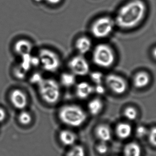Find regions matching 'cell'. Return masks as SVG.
I'll use <instances>...</instances> for the list:
<instances>
[{
	"mask_svg": "<svg viewBox=\"0 0 156 156\" xmlns=\"http://www.w3.org/2000/svg\"><path fill=\"white\" fill-rule=\"evenodd\" d=\"M146 5L141 0H133L121 8L117 15L116 23L121 28L130 29L138 25L143 20Z\"/></svg>",
	"mask_w": 156,
	"mask_h": 156,
	"instance_id": "cell-1",
	"label": "cell"
},
{
	"mask_svg": "<svg viewBox=\"0 0 156 156\" xmlns=\"http://www.w3.org/2000/svg\"><path fill=\"white\" fill-rule=\"evenodd\" d=\"M59 120L64 124L72 127H80L87 119V114L79 105H67L61 108L58 112Z\"/></svg>",
	"mask_w": 156,
	"mask_h": 156,
	"instance_id": "cell-2",
	"label": "cell"
},
{
	"mask_svg": "<svg viewBox=\"0 0 156 156\" xmlns=\"http://www.w3.org/2000/svg\"><path fill=\"white\" fill-rule=\"evenodd\" d=\"M38 86L39 93L46 104L57 103L61 97V89L56 80L53 78H43Z\"/></svg>",
	"mask_w": 156,
	"mask_h": 156,
	"instance_id": "cell-3",
	"label": "cell"
},
{
	"mask_svg": "<svg viewBox=\"0 0 156 156\" xmlns=\"http://www.w3.org/2000/svg\"><path fill=\"white\" fill-rule=\"evenodd\" d=\"M93 62L101 67H110L115 60V55L108 45L100 44L95 47L93 53Z\"/></svg>",
	"mask_w": 156,
	"mask_h": 156,
	"instance_id": "cell-4",
	"label": "cell"
},
{
	"mask_svg": "<svg viewBox=\"0 0 156 156\" xmlns=\"http://www.w3.org/2000/svg\"><path fill=\"white\" fill-rule=\"evenodd\" d=\"M38 57L40 61V65L46 72L54 73L60 67L61 60L59 56L50 49L40 50Z\"/></svg>",
	"mask_w": 156,
	"mask_h": 156,
	"instance_id": "cell-5",
	"label": "cell"
},
{
	"mask_svg": "<svg viewBox=\"0 0 156 156\" xmlns=\"http://www.w3.org/2000/svg\"><path fill=\"white\" fill-rule=\"evenodd\" d=\"M114 27V22L112 19L109 17H102L93 23L91 31L95 37L104 38L111 34Z\"/></svg>",
	"mask_w": 156,
	"mask_h": 156,
	"instance_id": "cell-6",
	"label": "cell"
},
{
	"mask_svg": "<svg viewBox=\"0 0 156 156\" xmlns=\"http://www.w3.org/2000/svg\"><path fill=\"white\" fill-rule=\"evenodd\" d=\"M69 68L72 74L79 76H86L90 70L88 61L82 55L73 57L69 62Z\"/></svg>",
	"mask_w": 156,
	"mask_h": 156,
	"instance_id": "cell-7",
	"label": "cell"
},
{
	"mask_svg": "<svg viewBox=\"0 0 156 156\" xmlns=\"http://www.w3.org/2000/svg\"><path fill=\"white\" fill-rule=\"evenodd\" d=\"M106 82L108 87L117 94H122L126 91L127 85L126 81L117 75L110 74L106 77Z\"/></svg>",
	"mask_w": 156,
	"mask_h": 156,
	"instance_id": "cell-8",
	"label": "cell"
},
{
	"mask_svg": "<svg viewBox=\"0 0 156 156\" xmlns=\"http://www.w3.org/2000/svg\"><path fill=\"white\" fill-rule=\"evenodd\" d=\"M10 99L13 106L17 109L23 110L28 105V96L20 89H15L11 92Z\"/></svg>",
	"mask_w": 156,
	"mask_h": 156,
	"instance_id": "cell-9",
	"label": "cell"
},
{
	"mask_svg": "<svg viewBox=\"0 0 156 156\" xmlns=\"http://www.w3.org/2000/svg\"><path fill=\"white\" fill-rule=\"evenodd\" d=\"M94 92V87L88 82H81L76 85V93L77 97L80 99H86Z\"/></svg>",
	"mask_w": 156,
	"mask_h": 156,
	"instance_id": "cell-10",
	"label": "cell"
},
{
	"mask_svg": "<svg viewBox=\"0 0 156 156\" xmlns=\"http://www.w3.org/2000/svg\"><path fill=\"white\" fill-rule=\"evenodd\" d=\"M33 49V44L29 41L21 39L18 41L14 45V50L17 55L20 56L30 55Z\"/></svg>",
	"mask_w": 156,
	"mask_h": 156,
	"instance_id": "cell-11",
	"label": "cell"
},
{
	"mask_svg": "<svg viewBox=\"0 0 156 156\" xmlns=\"http://www.w3.org/2000/svg\"><path fill=\"white\" fill-rule=\"evenodd\" d=\"M76 139V134L70 130L64 129L59 134L60 141L65 146H74Z\"/></svg>",
	"mask_w": 156,
	"mask_h": 156,
	"instance_id": "cell-12",
	"label": "cell"
},
{
	"mask_svg": "<svg viewBox=\"0 0 156 156\" xmlns=\"http://www.w3.org/2000/svg\"><path fill=\"white\" fill-rule=\"evenodd\" d=\"M91 42L87 37H81L78 38L76 42V48L80 55L86 54L91 48Z\"/></svg>",
	"mask_w": 156,
	"mask_h": 156,
	"instance_id": "cell-13",
	"label": "cell"
},
{
	"mask_svg": "<svg viewBox=\"0 0 156 156\" xmlns=\"http://www.w3.org/2000/svg\"><path fill=\"white\" fill-rule=\"evenodd\" d=\"M95 133L97 138L101 142H107L110 141L112 136L111 129L106 125H100L98 126L95 130Z\"/></svg>",
	"mask_w": 156,
	"mask_h": 156,
	"instance_id": "cell-14",
	"label": "cell"
},
{
	"mask_svg": "<svg viewBox=\"0 0 156 156\" xmlns=\"http://www.w3.org/2000/svg\"><path fill=\"white\" fill-rule=\"evenodd\" d=\"M150 77L146 72H142L136 74L134 78V85L136 88L141 89L147 87L150 83Z\"/></svg>",
	"mask_w": 156,
	"mask_h": 156,
	"instance_id": "cell-15",
	"label": "cell"
},
{
	"mask_svg": "<svg viewBox=\"0 0 156 156\" xmlns=\"http://www.w3.org/2000/svg\"><path fill=\"white\" fill-rule=\"evenodd\" d=\"M132 133V127L131 125L127 123L121 122L116 127L117 135L121 139H126L130 137Z\"/></svg>",
	"mask_w": 156,
	"mask_h": 156,
	"instance_id": "cell-16",
	"label": "cell"
},
{
	"mask_svg": "<svg viewBox=\"0 0 156 156\" xmlns=\"http://www.w3.org/2000/svg\"><path fill=\"white\" fill-rule=\"evenodd\" d=\"M103 103L101 100L95 98L91 100L88 104V110L89 113L93 116H96L102 111Z\"/></svg>",
	"mask_w": 156,
	"mask_h": 156,
	"instance_id": "cell-17",
	"label": "cell"
},
{
	"mask_svg": "<svg viewBox=\"0 0 156 156\" xmlns=\"http://www.w3.org/2000/svg\"><path fill=\"white\" fill-rule=\"evenodd\" d=\"M124 154V156H141V148L136 143L130 142L125 146Z\"/></svg>",
	"mask_w": 156,
	"mask_h": 156,
	"instance_id": "cell-18",
	"label": "cell"
},
{
	"mask_svg": "<svg viewBox=\"0 0 156 156\" xmlns=\"http://www.w3.org/2000/svg\"><path fill=\"white\" fill-rule=\"evenodd\" d=\"M61 82L66 87H72L76 84V75L72 73H64L61 76Z\"/></svg>",
	"mask_w": 156,
	"mask_h": 156,
	"instance_id": "cell-19",
	"label": "cell"
},
{
	"mask_svg": "<svg viewBox=\"0 0 156 156\" xmlns=\"http://www.w3.org/2000/svg\"><path fill=\"white\" fill-rule=\"evenodd\" d=\"M18 121L23 125H28L32 122V116L30 112L27 111H23L18 116Z\"/></svg>",
	"mask_w": 156,
	"mask_h": 156,
	"instance_id": "cell-20",
	"label": "cell"
},
{
	"mask_svg": "<svg viewBox=\"0 0 156 156\" xmlns=\"http://www.w3.org/2000/svg\"><path fill=\"white\" fill-rule=\"evenodd\" d=\"M66 156H86L84 148L80 145H74Z\"/></svg>",
	"mask_w": 156,
	"mask_h": 156,
	"instance_id": "cell-21",
	"label": "cell"
},
{
	"mask_svg": "<svg viewBox=\"0 0 156 156\" xmlns=\"http://www.w3.org/2000/svg\"><path fill=\"white\" fill-rule=\"evenodd\" d=\"M124 117L128 120H134L137 117V112L134 108L129 107L125 109L124 112Z\"/></svg>",
	"mask_w": 156,
	"mask_h": 156,
	"instance_id": "cell-22",
	"label": "cell"
},
{
	"mask_svg": "<svg viewBox=\"0 0 156 156\" xmlns=\"http://www.w3.org/2000/svg\"><path fill=\"white\" fill-rule=\"evenodd\" d=\"M91 78L95 84H100L103 82V75L101 72H93L91 74Z\"/></svg>",
	"mask_w": 156,
	"mask_h": 156,
	"instance_id": "cell-23",
	"label": "cell"
},
{
	"mask_svg": "<svg viewBox=\"0 0 156 156\" xmlns=\"http://www.w3.org/2000/svg\"><path fill=\"white\" fill-rule=\"evenodd\" d=\"M28 72H26L25 70L23 69L20 66L18 65L13 70V73L16 78L18 79H24L26 76V74Z\"/></svg>",
	"mask_w": 156,
	"mask_h": 156,
	"instance_id": "cell-24",
	"label": "cell"
},
{
	"mask_svg": "<svg viewBox=\"0 0 156 156\" xmlns=\"http://www.w3.org/2000/svg\"><path fill=\"white\" fill-rule=\"evenodd\" d=\"M147 136L150 144L156 147V127H153L148 131Z\"/></svg>",
	"mask_w": 156,
	"mask_h": 156,
	"instance_id": "cell-25",
	"label": "cell"
},
{
	"mask_svg": "<svg viewBox=\"0 0 156 156\" xmlns=\"http://www.w3.org/2000/svg\"><path fill=\"white\" fill-rule=\"evenodd\" d=\"M109 150V147L106 144V142H101L97 146H96V150L99 154H106L108 152Z\"/></svg>",
	"mask_w": 156,
	"mask_h": 156,
	"instance_id": "cell-26",
	"label": "cell"
},
{
	"mask_svg": "<svg viewBox=\"0 0 156 156\" xmlns=\"http://www.w3.org/2000/svg\"><path fill=\"white\" fill-rule=\"evenodd\" d=\"M43 77L41 74L39 73H35L32 75V76L30 78V82L34 84L38 85L43 80Z\"/></svg>",
	"mask_w": 156,
	"mask_h": 156,
	"instance_id": "cell-27",
	"label": "cell"
},
{
	"mask_svg": "<svg viewBox=\"0 0 156 156\" xmlns=\"http://www.w3.org/2000/svg\"><path fill=\"white\" fill-rule=\"evenodd\" d=\"M148 129L143 126H139L136 129V134L140 138L147 136L148 133Z\"/></svg>",
	"mask_w": 156,
	"mask_h": 156,
	"instance_id": "cell-28",
	"label": "cell"
},
{
	"mask_svg": "<svg viewBox=\"0 0 156 156\" xmlns=\"http://www.w3.org/2000/svg\"><path fill=\"white\" fill-rule=\"evenodd\" d=\"M94 90L95 92L99 95H102L106 92V89L102 84L96 85L95 87H94Z\"/></svg>",
	"mask_w": 156,
	"mask_h": 156,
	"instance_id": "cell-29",
	"label": "cell"
},
{
	"mask_svg": "<svg viewBox=\"0 0 156 156\" xmlns=\"http://www.w3.org/2000/svg\"><path fill=\"white\" fill-rule=\"evenodd\" d=\"M6 118V110L2 107H0V123L3 122Z\"/></svg>",
	"mask_w": 156,
	"mask_h": 156,
	"instance_id": "cell-30",
	"label": "cell"
},
{
	"mask_svg": "<svg viewBox=\"0 0 156 156\" xmlns=\"http://www.w3.org/2000/svg\"><path fill=\"white\" fill-rule=\"evenodd\" d=\"M47 2L52 4H56L61 2V0H46Z\"/></svg>",
	"mask_w": 156,
	"mask_h": 156,
	"instance_id": "cell-31",
	"label": "cell"
},
{
	"mask_svg": "<svg viewBox=\"0 0 156 156\" xmlns=\"http://www.w3.org/2000/svg\"><path fill=\"white\" fill-rule=\"evenodd\" d=\"M152 55L154 58V59H156V47L154 48V49H153L152 52Z\"/></svg>",
	"mask_w": 156,
	"mask_h": 156,
	"instance_id": "cell-32",
	"label": "cell"
}]
</instances>
